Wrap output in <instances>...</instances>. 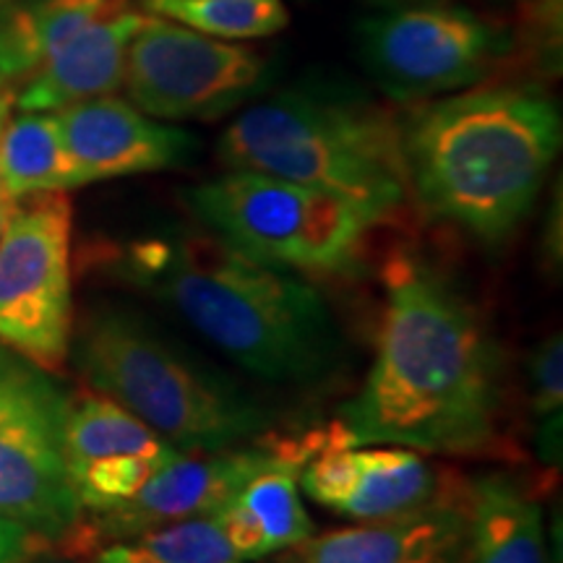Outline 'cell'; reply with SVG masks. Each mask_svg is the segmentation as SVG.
Instances as JSON below:
<instances>
[{"label": "cell", "mask_w": 563, "mask_h": 563, "mask_svg": "<svg viewBox=\"0 0 563 563\" xmlns=\"http://www.w3.org/2000/svg\"><path fill=\"white\" fill-rule=\"evenodd\" d=\"M386 306L363 389L340 407L347 439L439 456L501 446V357L481 313L410 253L384 269Z\"/></svg>", "instance_id": "1"}, {"label": "cell", "mask_w": 563, "mask_h": 563, "mask_svg": "<svg viewBox=\"0 0 563 563\" xmlns=\"http://www.w3.org/2000/svg\"><path fill=\"white\" fill-rule=\"evenodd\" d=\"M410 196L483 245L509 241L561 152L559 102L538 84H477L399 121Z\"/></svg>", "instance_id": "2"}, {"label": "cell", "mask_w": 563, "mask_h": 563, "mask_svg": "<svg viewBox=\"0 0 563 563\" xmlns=\"http://www.w3.org/2000/svg\"><path fill=\"white\" fill-rule=\"evenodd\" d=\"M123 262L133 285L264 382H313L340 361V327L311 282L258 262L214 232L146 238Z\"/></svg>", "instance_id": "3"}, {"label": "cell", "mask_w": 563, "mask_h": 563, "mask_svg": "<svg viewBox=\"0 0 563 563\" xmlns=\"http://www.w3.org/2000/svg\"><path fill=\"white\" fill-rule=\"evenodd\" d=\"M74 363L89 389L115 399L180 454L269 435L272 412L253 394L136 313H89L74 340Z\"/></svg>", "instance_id": "4"}, {"label": "cell", "mask_w": 563, "mask_h": 563, "mask_svg": "<svg viewBox=\"0 0 563 563\" xmlns=\"http://www.w3.org/2000/svg\"><path fill=\"white\" fill-rule=\"evenodd\" d=\"M217 154L228 170L321 188L384 222L412 201L397 118L319 91H279L243 110L224 129Z\"/></svg>", "instance_id": "5"}, {"label": "cell", "mask_w": 563, "mask_h": 563, "mask_svg": "<svg viewBox=\"0 0 563 563\" xmlns=\"http://www.w3.org/2000/svg\"><path fill=\"white\" fill-rule=\"evenodd\" d=\"M199 222L238 251L290 272H342L384 224L361 203L264 173L228 170L186 194Z\"/></svg>", "instance_id": "6"}, {"label": "cell", "mask_w": 563, "mask_h": 563, "mask_svg": "<svg viewBox=\"0 0 563 563\" xmlns=\"http://www.w3.org/2000/svg\"><path fill=\"white\" fill-rule=\"evenodd\" d=\"M70 394L0 342V519L63 543L84 519L66 462Z\"/></svg>", "instance_id": "7"}, {"label": "cell", "mask_w": 563, "mask_h": 563, "mask_svg": "<svg viewBox=\"0 0 563 563\" xmlns=\"http://www.w3.org/2000/svg\"><path fill=\"white\" fill-rule=\"evenodd\" d=\"M363 63L397 102L477 87L509 53V34L473 9L441 0L389 5L363 19Z\"/></svg>", "instance_id": "8"}, {"label": "cell", "mask_w": 563, "mask_h": 563, "mask_svg": "<svg viewBox=\"0 0 563 563\" xmlns=\"http://www.w3.org/2000/svg\"><path fill=\"white\" fill-rule=\"evenodd\" d=\"M70 230L68 196L37 194L16 201L0 235V342L42 368L66 361L74 332Z\"/></svg>", "instance_id": "9"}, {"label": "cell", "mask_w": 563, "mask_h": 563, "mask_svg": "<svg viewBox=\"0 0 563 563\" xmlns=\"http://www.w3.org/2000/svg\"><path fill=\"white\" fill-rule=\"evenodd\" d=\"M269 60L243 42L207 37L146 13L125 58L131 104L157 121H211L258 95Z\"/></svg>", "instance_id": "10"}, {"label": "cell", "mask_w": 563, "mask_h": 563, "mask_svg": "<svg viewBox=\"0 0 563 563\" xmlns=\"http://www.w3.org/2000/svg\"><path fill=\"white\" fill-rule=\"evenodd\" d=\"M290 449V439H264L243 446L209 454H180L173 464L159 470L129 501L95 514L91 525L79 522L63 543L76 553H95L102 545L121 543L154 527L180 522V519L214 514L241 485L269 467Z\"/></svg>", "instance_id": "11"}, {"label": "cell", "mask_w": 563, "mask_h": 563, "mask_svg": "<svg viewBox=\"0 0 563 563\" xmlns=\"http://www.w3.org/2000/svg\"><path fill=\"white\" fill-rule=\"evenodd\" d=\"M298 485L311 501L355 522L418 511L446 490L439 470L420 452L373 443L357 446L336 420L321 428Z\"/></svg>", "instance_id": "12"}, {"label": "cell", "mask_w": 563, "mask_h": 563, "mask_svg": "<svg viewBox=\"0 0 563 563\" xmlns=\"http://www.w3.org/2000/svg\"><path fill=\"white\" fill-rule=\"evenodd\" d=\"M178 456V449L115 399L95 389L68 399L66 462L81 514L95 517L129 501Z\"/></svg>", "instance_id": "13"}, {"label": "cell", "mask_w": 563, "mask_h": 563, "mask_svg": "<svg viewBox=\"0 0 563 563\" xmlns=\"http://www.w3.org/2000/svg\"><path fill=\"white\" fill-rule=\"evenodd\" d=\"M467 488L449 485L435 501L399 517L313 532L274 563H464Z\"/></svg>", "instance_id": "14"}, {"label": "cell", "mask_w": 563, "mask_h": 563, "mask_svg": "<svg viewBox=\"0 0 563 563\" xmlns=\"http://www.w3.org/2000/svg\"><path fill=\"white\" fill-rule=\"evenodd\" d=\"M55 115L87 183L173 170L199 150L188 131L159 123L115 95L70 104Z\"/></svg>", "instance_id": "15"}, {"label": "cell", "mask_w": 563, "mask_h": 563, "mask_svg": "<svg viewBox=\"0 0 563 563\" xmlns=\"http://www.w3.org/2000/svg\"><path fill=\"white\" fill-rule=\"evenodd\" d=\"M321 428L290 439L287 454L258 470L214 511L230 545L245 563L269 559L302 543L316 522L302 506L298 475L319 443Z\"/></svg>", "instance_id": "16"}, {"label": "cell", "mask_w": 563, "mask_h": 563, "mask_svg": "<svg viewBox=\"0 0 563 563\" xmlns=\"http://www.w3.org/2000/svg\"><path fill=\"white\" fill-rule=\"evenodd\" d=\"M141 21L144 9L129 5L91 24L19 81L13 104L26 112H58L70 104L115 95L123 87L125 58Z\"/></svg>", "instance_id": "17"}, {"label": "cell", "mask_w": 563, "mask_h": 563, "mask_svg": "<svg viewBox=\"0 0 563 563\" xmlns=\"http://www.w3.org/2000/svg\"><path fill=\"white\" fill-rule=\"evenodd\" d=\"M464 563H555L543 506L504 473L467 485V559Z\"/></svg>", "instance_id": "18"}, {"label": "cell", "mask_w": 563, "mask_h": 563, "mask_svg": "<svg viewBox=\"0 0 563 563\" xmlns=\"http://www.w3.org/2000/svg\"><path fill=\"white\" fill-rule=\"evenodd\" d=\"M131 0H5L0 3V79L19 84Z\"/></svg>", "instance_id": "19"}, {"label": "cell", "mask_w": 563, "mask_h": 563, "mask_svg": "<svg viewBox=\"0 0 563 563\" xmlns=\"http://www.w3.org/2000/svg\"><path fill=\"white\" fill-rule=\"evenodd\" d=\"M87 186L70 157L55 112L19 110L0 136V191L11 199L68 194Z\"/></svg>", "instance_id": "20"}, {"label": "cell", "mask_w": 563, "mask_h": 563, "mask_svg": "<svg viewBox=\"0 0 563 563\" xmlns=\"http://www.w3.org/2000/svg\"><path fill=\"white\" fill-rule=\"evenodd\" d=\"M95 563H245L230 545L214 514L154 527L102 545L91 555Z\"/></svg>", "instance_id": "21"}, {"label": "cell", "mask_w": 563, "mask_h": 563, "mask_svg": "<svg viewBox=\"0 0 563 563\" xmlns=\"http://www.w3.org/2000/svg\"><path fill=\"white\" fill-rule=\"evenodd\" d=\"M144 11L224 42L274 37L290 24L285 0H144Z\"/></svg>", "instance_id": "22"}, {"label": "cell", "mask_w": 563, "mask_h": 563, "mask_svg": "<svg viewBox=\"0 0 563 563\" xmlns=\"http://www.w3.org/2000/svg\"><path fill=\"white\" fill-rule=\"evenodd\" d=\"M525 391L534 426V454L545 467H561V410H563V342L545 336L525 361Z\"/></svg>", "instance_id": "23"}, {"label": "cell", "mask_w": 563, "mask_h": 563, "mask_svg": "<svg viewBox=\"0 0 563 563\" xmlns=\"http://www.w3.org/2000/svg\"><path fill=\"white\" fill-rule=\"evenodd\" d=\"M53 545L55 543H51V540L26 530L24 525L11 522V519H0V563H19L26 555L40 553Z\"/></svg>", "instance_id": "24"}, {"label": "cell", "mask_w": 563, "mask_h": 563, "mask_svg": "<svg viewBox=\"0 0 563 563\" xmlns=\"http://www.w3.org/2000/svg\"><path fill=\"white\" fill-rule=\"evenodd\" d=\"M19 563H95V561H79V559H74V555H55V553H51V548H45V551L26 555V559Z\"/></svg>", "instance_id": "25"}, {"label": "cell", "mask_w": 563, "mask_h": 563, "mask_svg": "<svg viewBox=\"0 0 563 563\" xmlns=\"http://www.w3.org/2000/svg\"><path fill=\"white\" fill-rule=\"evenodd\" d=\"M11 110H13V89H9V84H5V87H0V136H3L5 123H9L11 118Z\"/></svg>", "instance_id": "26"}, {"label": "cell", "mask_w": 563, "mask_h": 563, "mask_svg": "<svg viewBox=\"0 0 563 563\" xmlns=\"http://www.w3.org/2000/svg\"><path fill=\"white\" fill-rule=\"evenodd\" d=\"M13 209H16V199H11L9 194L0 191V235H3L5 224H9Z\"/></svg>", "instance_id": "27"}, {"label": "cell", "mask_w": 563, "mask_h": 563, "mask_svg": "<svg viewBox=\"0 0 563 563\" xmlns=\"http://www.w3.org/2000/svg\"><path fill=\"white\" fill-rule=\"evenodd\" d=\"M373 5H382V9H389V5H402V3H415V0H371Z\"/></svg>", "instance_id": "28"}, {"label": "cell", "mask_w": 563, "mask_h": 563, "mask_svg": "<svg viewBox=\"0 0 563 563\" xmlns=\"http://www.w3.org/2000/svg\"><path fill=\"white\" fill-rule=\"evenodd\" d=\"M0 87H5V81H3V79H0Z\"/></svg>", "instance_id": "29"}, {"label": "cell", "mask_w": 563, "mask_h": 563, "mask_svg": "<svg viewBox=\"0 0 563 563\" xmlns=\"http://www.w3.org/2000/svg\"><path fill=\"white\" fill-rule=\"evenodd\" d=\"M0 3H5V0H0Z\"/></svg>", "instance_id": "30"}]
</instances>
